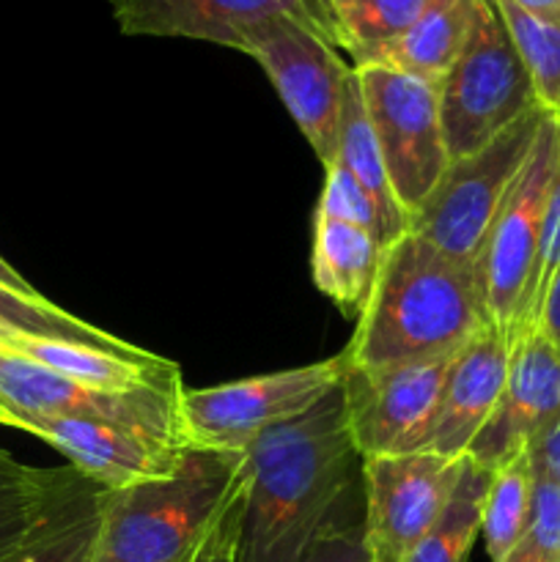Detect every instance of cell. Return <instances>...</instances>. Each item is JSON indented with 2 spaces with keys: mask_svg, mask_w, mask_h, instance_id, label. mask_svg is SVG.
I'll use <instances>...</instances> for the list:
<instances>
[{
  "mask_svg": "<svg viewBox=\"0 0 560 562\" xmlns=\"http://www.w3.org/2000/svg\"><path fill=\"white\" fill-rule=\"evenodd\" d=\"M247 456L236 562H302L360 475L340 387L307 415L258 437Z\"/></svg>",
  "mask_w": 560,
  "mask_h": 562,
  "instance_id": "obj_1",
  "label": "cell"
},
{
  "mask_svg": "<svg viewBox=\"0 0 560 562\" xmlns=\"http://www.w3.org/2000/svg\"><path fill=\"white\" fill-rule=\"evenodd\" d=\"M486 324L475 267L406 231L384 245L377 283L340 357L346 368H379L456 355Z\"/></svg>",
  "mask_w": 560,
  "mask_h": 562,
  "instance_id": "obj_2",
  "label": "cell"
},
{
  "mask_svg": "<svg viewBox=\"0 0 560 562\" xmlns=\"http://www.w3.org/2000/svg\"><path fill=\"white\" fill-rule=\"evenodd\" d=\"M245 481V453L184 448L170 475L102 494L93 562H190Z\"/></svg>",
  "mask_w": 560,
  "mask_h": 562,
  "instance_id": "obj_3",
  "label": "cell"
},
{
  "mask_svg": "<svg viewBox=\"0 0 560 562\" xmlns=\"http://www.w3.org/2000/svg\"><path fill=\"white\" fill-rule=\"evenodd\" d=\"M560 148V119L547 113L536 143L500 206L486 236L475 274L489 324L519 338L530 327V294L541 247L544 212Z\"/></svg>",
  "mask_w": 560,
  "mask_h": 562,
  "instance_id": "obj_4",
  "label": "cell"
},
{
  "mask_svg": "<svg viewBox=\"0 0 560 562\" xmlns=\"http://www.w3.org/2000/svg\"><path fill=\"white\" fill-rule=\"evenodd\" d=\"M344 357L261 373L201 390H181L179 439L184 448L245 453L258 437L307 415L344 382Z\"/></svg>",
  "mask_w": 560,
  "mask_h": 562,
  "instance_id": "obj_5",
  "label": "cell"
},
{
  "mask_svg": "<svg viewBox=\"0 0 560 562\" xmlns=\"http://www.w3.org/2000/svg\"><path fill=\"white\" fill-rule=\"evenodd\" d=\"M439 108L450 159L481 151L538 108L530 77L492 0H478L464 49L439 82Z\"/></svg>",
  "mask_w": 560,
  "mask_h": 562,
  "instance_id": "obj_6",
  "label": "cell"
},
{
  "mask_svg": "<svg viewBox=\"0 0 560 562\" xmlns=\"http://www.w3.org/2000/svg\"><path fill=\"white\" fill-rule=\"evenodd\" d=\"M547 110L533 108L470 157L450 159L432 195L412 214L410 231L464 267H475L505 195L514 187Z\"/></svg>",
  "mask_w": 560,
  "mask_h": 562,
  "instance_id": "obj_7",
  "label": "cell"
},
{
  "mask_svg": "<svg viewBox=\"0 0 560 562\" xmlns=\"http://www.w3.org/2000/svg\"><path fill=\"white\" fill-rule=\"evenodd\" d=\"M355 71L395 201L412 220L450 165L439 82L377 64L355 66Z\"/></svg>",
  "mask_w": 560,
  "mask_h": 562,
  "instance_id": "obj_8",
  "label": "cell"
},
{
  "mask_svg": "<svg viewBox=\"0 0 560 562\" xmlns=\"http://www.w3.org/2000/svg\"><path fill=\"white\" fill-rule=\"evenodd\" d=\"M453 357L346 368L340 398L357 459L428 450Z\"/></svg>",
  "mask_w": 560,
  "mask_h": 562,
  "instance_id": "obj_9",
  "label": "cell"
},
{
  "mask_svg": "<svg viewBox=\"0 0 560 562\" xmlns=\"http://www.w3.org/2000/svg\"><path fill=\"white\" fill-rule=\"evenodd\" d=\"M239 53L250 55L267 71L322 168L333 165L355 66L346 64L333 44L294 20L264 22L247 33Z\"/></svg>",
  "mask_w": 560,
  "mask_h": 562,
  "instance_id": "obj_10",
  "label": "cell"
},
{
  "mask_svg": "<svg viewBox=\"0 0 560 562\" xmlns=\"http://www.w3.org/2000/svg\"><path fill=\"white\" fill-rule=\"evenodd\" d=\"M461 461L432 450L360 459L368 562L406 560L421 538L443 519L459 483Z\"/></svg>",
  "mask_w": 560,
  "mask_h": 562,
  "instance_id": "obj_11",
  "label": "cell"
},
{
  "mask_svg": "<svg viewBox=\"0 0 560 562\" xmlns=\"http://www.w3.org/2000/svg\"><path fill=\"white\" fill-rule=\"evenodd\" d=\"M179 395L154 390L104 393L0 349V426H11L20 417H82L137 428L181 445Z\"/></svg>",
  "mask_w": 560,
  "mask_h": 562,
  "instance_id": "obj_12",
  "label": "cell"
},
{
  "mask_svg": "<svg viewBox=\"0 0 560 562\" xmlns=\"http://www.w3.org/2000/svg\"><path fill=\"white\" fill-rule=\"evenodd\" d=\"M124 36L192 38L239 49L250 31L269 20H294L340 47L329 0H108Z\"/></svg>",
  "mask_w": 560,
  "mask_h": 562,
  "instance_id": "obj_13",
  "label": "cell"
},
{
  "mask_svg": "<svg viewBox=\"0 0 560 562\" xmlns=\"http://www.w3.org/2000/svg\"><path fill=\"white\" fill-rule=\"evenodd\" d=\"M560 420V349L541 333L527 329L514 340L503 395L467 459L494 472L536 448Z\"/></svg>",
  "mask_w": 560,
  "mask_h": 562,
  "instance_id": "obj_14",
  "label": "cell"
},
{
  "mask_svg": "<svg viewBox=\"0 0 560 562\" xmlns=\"http://www.w3.org/2000/svg\"><path fill=\"white\" fill-rule=\"evenodd\" d=\"M11 428L53 445L69 459V467L104 492L170 475L184 453V445L170 439L82 417H20Z\"/></svg>",
  "mask_w": 560,
  "mask_h": 562,
  "instance_id": "obj_15",
  "label": "cell"
},
{
  "mask_svg": "<svg viewBox=\"0 0 560 562\" xmlns=\"http://www.w3.org/2000/svg\"><path fill=\"white\" fill-rule=\"evenodd\" d=\"M514 338L486 324L478 329L450 362L443 406L428 450L445 459H467V450L492 420L508 379Z\"/></svg>",
  "mask_w": 560,
  "mask_h": 562,
  "instance_id": "obj_16",
  "label": "cell"
},
{
  "mask_svg": "<svg viewBox=\"0 0 560 562\" xmlns=\"http://www.w3.org/2000/svg\"><path fill=\"white\" fill-rule=\"evenodd\" d=\"M0 349L14 351L25 360L38 362L60 376L80 382L86 387L104 390V393H154L176 395L184 390L181 384L179 366L165 357L152 360H137V357L119 355V351L99 349L91 344H77L64 338H42V335H27L9 329L0 344Z\"/></svg>",
  "mask_w": 560,
  "mask_h": 562,
  "instance_id": "obj_17",
  "label": "cell"
},
{
  "mask_svg": "<svg viewBox=\"0 0 560 562\" xmlns=\"http://www.w3.org/2000/svg\"><path fill=\"white\" fill-rule=\"evenodd\" d=\"M382 252L384 245L371 231L313 217V283L344 316L357 318L362 313L382 267Z\"/></svg>",
  "mask_w": 560,
  "mask_h": 562,
  "instance_id": "obj_18",
  "label": "cell"
},
{
  "mask_svg": "<svg viewBox=\"0 0 560 562\" xmlns=\"http://www.w3.org/2000/svg\"><path fill=\"white\" fill-rule=\"evenodd\" d=\"M475 11L478 0H439L410 31L379 49L368 64L388 66L421 80L443 82L464 49Z\"/></svg>",
  "mask_w": 560,
  "mask_h": 562,
  "instance_id": "obj_19",
  "label": "cell"
},
{
  "mask_svg": "<svg viewBox=\"0 0 560 562\" xmlns=\"http://www.w3.org/2000/svg\"><path fill=\"white\" fill-rule=\"evenodd\" d=\"M82 481L88 477H82L75 467L38 470L0 448V562L9 560L47 519L49 510Z\"/></svg>",
  "mask_w": 560,
  "mask_h": 562,
  "instance_id": "obj_20",
  "label": "cell"
},
{
  "mask_svg": "<svg viewBox=\"0 0 560 562\" xmlns=\"http://www.w3.org/2000/svg\"><path fill=\"white\" fill-rule=\"evenodd\" d=\"M335 162L344 165V168L360 181L362 190L371 195V201L377 203L379 217H382V245H390V241H395L401 234L410 231V217H406L404 209L399 206L393 187H390L382 148H379L377 132H373L371 119H368L366 113V102H362L357 71L355 77H351L349 93H346Z\"/></svg>",
  "mask_w": 560,
  "mask_h": 562,
  "instance_id": "obj_21",
  "label": "cell"
},
{
  "mask_svg": "<svg viewBox=\"0 0 560 562\" xmlns=\"http://www.w3.org/2000/svg\"><path fill=\"white\" fill-rule=\"evenodd\" d=\"M102 486L82 481L5 562H93L102 530Z\"/></svg>",
  "mask_w": 560,
  "mask_h": 562,
  "instance_id": "obj_22",
  "label": "cell"
},
{
  "mask_svg": "<svg viewBox=\"0 0 560 562\" xmlns=\"http://www.w3.org/2000/svg\"><path fill=\"white\" fill-rule=\"evenodd\" d=\"M492 472L472 459L461 461L456 492L445 508L443 519L421 538L404 562H467L472 543L481 536V514Z\"/></svg>",
  "mask_w": 560,
  "mask_h": 562,
  "instance_id": "obj_23",
  "label": "cell"
},
{
  "mask_svg": "<svg viewBox=\"0 0 560 562\" xmlns=\"http://www.w3.org/2000/svg\"><path fill=\"white\" fill-rule=\"evenodd\" d=\"M437 3L439 0H329L340 47L355 60L351 66L368 64Z\"/></svg>",
  "mask_w": 560,
  "mask_h": 562,
  "instance_id": "obj_24",
  "label": "cell"
},
{
  "mask_svg": "<svg viewBox=\"0 0 560 562\" xmlns=\"http://www.w3.org/2000/svg\"><path fill=\"white\" fill-rule=\"evenodd\" d=\"M530 77L538 108L560 115V20L525 11L514 0H492Z\"/></svg>",
  "mask_w": 560,
  "mask_h": 562,
  "instance_id": "obj_25",
  "label": "cell"
},
{
  "mask_svg": "<svg viewBox=\"0 0 560 562\" xmlns=\"http://www.w3.org/2000/svg\"><path fill=\"white\" fill-rule=\"evenodd\" d=\"M533 503V459L530 450L497 467L489 477L481 514L483 547L492 562H503L519 541Z\"/></svg>",
  "mask_w": 560,
  "mask_h": 562,
  "instance_id": "obj_26",
  "label": "cell"
},
{
  "mask_svg": "<svg viewBox=\"0 0 560 562\" xmlns=\"http://www.w3.org/2000/svg\"><path fill=\"white\" fill-rule=\"evenodd\" d=\"M0 327H9L27 335H42V338H64L77 340V344H91L99 346V349L137 357V360H152V357H157L148 349H141V346L126 344V340L104 333L102 327H93V324L71 316L64 307L49 302L47 296L16 294V291L5 289V285H0Z\"/></svg>",
  "mask_w": 560,
  "mask_h": 562,
  "instance_id": "obj_27",
  "label": "cell"
},
{
  "mask_svg": "<svg viewBox=\"0 0 560 562\" xmlns=\"http://www.w3.org/2000/svg\"><path fill=\"white\" fill-rule=\"evenodd\" d=\"M503 562H560V486L536 464L530 519Z\"/></svg>",
  "mask_w": 560,
  "mask_h": 562,
  "instance_id": "obj_28",
  "label": "cell"
},
{
  "mask_svg": "<svg viewBox=\"0 0 560 562\" xmlns=\"http://www.w3.org/2000/svg\"><path fill=\"white\" fill-rule=\"evenodd\" d=\"M302 562H368L366 536H362L360 475L333 505Z\"/></svg>",
  "mask_w": 560,
  "mask_h": 562,
  "instance_id": "obj_29",
  "label": "cell"
},
{
  "mask_svg": "<svg viewBox=\"0 0 560 562\" xmlns=\"http://www.w3.org/2000/svg\"><path fill=\"white\" fill-rule=\"evenodd\" d=\"M316 217L357 225V228L377 234L382 241V217H379L377 203L340 162L324 168V187L316 203Z\"/></svg>",
  "mask_w": 560,
  "mask_h": 562,
  "instance_id": "obj_30",
  "label": "cell"
},
{
  "mask_svg": "<svg viewBox=\"0 0 560 562\" xmlns=\"http://www.w3.org/2000/svg\"><path fill=\"white\" fill-rule=\"evenodd\" d=\"M558 267H560V148H558V165H555L552 184H549L547 212H544V231H541V247H538L536 274H533L530 327H536L538 324V307H541L544 291H547L549 280H552L555 269Z\"/></svg>",
  "mask_w": 560,
  "mask_h": 562,
  "instance_id": "obj_31",
  "label": "cell"
},
{
  "mask_svg": "<svg viewBox=\"0 0 560 562\" xmlns=\"http://www.w3.org/2000/svg\"><path fill=\"white\" fill-rule=\"evenodd\" d=\"M247 483V481H245ZM242 503H245V486L236 494L234 503L225 508L214 530L209 532L206 541L198 547L190 562H236L239 552V521H242Z\"/></svg>",
  "mask_w": 560,
  "mask_h": 562,
  "instance_id": "obj_32",
  "label": "cell"
},
{
  "mask_svg": "<svg viewBox=\"0 0 560 562\" xmlns=\"http://www.w3.org/2000/svg\"><path fill=\"white\" fill-rule=\"evenodd\" d=\"M536 327L560 349V267L555 269L552 280H549L547 291H544Z\"/></svg>",
  "mask_w": 560,
  "mask_h": 562,
  "instance_id": "obj_33",
  "label": "cell"
},
{
  "mask_svg": "<svg viewBox=\"0 0 560 562\" xmlns=\"http://www.w3.org/2000/svg\"><path fill=\"white\" fill-rule=\"evenodd\" d=\"M530 459H533V464L541 467V470L547 472L552 481H558V486H560V420H558V426H555L552 431H549L547 437H544L541 442L530 450Z\"/></svg>",
  "mask_w": 560,
  "mask_h": 562,
  "instance_id": "obj_34",
  "label": "cell"
},
{
  "mask_svg": "<svg viewBox=\"0 0 560 562\" xmlns=\"http://www.w3.org/2000/svg\"><path fill=\"white\" fill-rule=\"evenodd\" d=\"M0 285H5V289L16 291V294H25V296H42L36 289H33L31 283H27L25 278H22L20 272H16L14 267H11L9 261H5L3 256H0Z\"/></svg>",
  "mask_w": 560,
  "mask_h": 562,
  "instance_id": "obj_35",
  "label": "cell"
},
{
  "mask_svg": "<svg viewBox=\"0 0 560 562\" xmlns=\"http://www.w3.org/2000/svg\"><path fill=\"white\" fill-rule=\"evenodd\" d=\"M514 3L530 11V14L547 16V20H560V0H514Z\"/></svg>",
  "mask_w": 560,
  "mask_h": 562,
  "instance_id": "obj_36",
  "label": "cell"
},
{
  "mask_svg": "<svg viewBox=\"0 0 560 562\" xmlns=\"http://www.w3.org/2000/svg\"><path fill=\"white\" fill-rule=\"evenodd\" d=\"M5 333H9V327H0V344H3V338H5Z\"/></svg>",
  "mask_w": 560,
  "mask_h": 562,
  "instance_id": "obj_37",
  "label": "cell"
}]
</instances>
